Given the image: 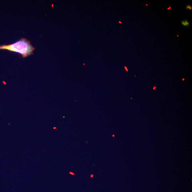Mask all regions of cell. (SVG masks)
Returning <instances> with one entry per match:
<instances>
[{
    "label": "cell",
    "instance_id": "6",
    "mask_svg": "<svg viewBox=\"0 0 192 192\" xmlns=\"http://www.w3.org/2000/svg\"><path fill=\"white\" fill-rule=\"evenodd\" d=\"M156 87H154V88H153V89L154 90L155 89H156Z\"/></svg>",
    "mask_w": 192,
    "mask_h": 192
},
{
    "label": "cell",
    "instance_id": "8",
    "mask_svg": "<svg viewBox=\"0 0 192 192\" xmlns=\"http://www.w3.org/2000/svg\"><path fill=\"white\" fill-rule=\"evenodd\" d=\"M93 175H91V178H92V177H93Z\"/></svg>",
    "mask_w": 192,
    "mask_h": 192
},
{
    "label": "cell",
    "instance_id": "4",
    "mask_svg": "<svg viewBox=\"0 0 192 192\" xmlns=\"http://www.w3.org/2000/svg\"><path fill=\"white\" fill-rule=\"evenodd\" d=\"M124 67H125V69L126 70V71L127 72H128V68H127L126 67V66H125Z\"/></svg>",
    "mask_w": 192,
    "mask_h": 192
},
{
    "label": "cell",
    "instance_id": "2",
    "mask_svg": "<svg viewBox=\"0 0 192 192\" xmlns=\"http://www.w3.org/2000/svg\"><path fill=\"white\" fill-rule=\"evenodd\" d=\"M181 25L185 27H189L190 26L189 22L187 19L181 21Z\"/></svg>",
    "mask_w": 192,
    "mask_h": 192
},
{
    "label": "cell",
    "instance_id": "3",
    "mask_svg": "<svg viewBox=\"0 0 192 192\" xmlns=\"http://www.w3.org/2000/svg\"><path fill=\"white\" fill-rule=\"evenodd\" d=\"M186 9L187 10H192V6L189 5V4H188L186 7Z\"/></svg>",
    "mask_w": 192,
    "mask_h": 192
},
{
    "label": "cell",
    "instance_id": "10",
    "mask_svg": "<svg viewBox=\"0 0 192 192\" xmlns=\"http://www.w3.org/2000/svg\"><path fill=\"white\" fill-rule=\"evenodd\" d=\"M146 6H148V5L147 4H146Z\"/></svg>",
    "mask_w": 192,
    "mask_h": 192
},
{
    "label": "cell",
    "instance_id": "5",
    "mask_svg": "<svg viewBox=\"0 0 192 192\" xmlns=\"http://www.w3.org/2000/svg\"><path fill=\"white\" fill-rule=\"evenodd\" d=\"M171 9V7H169V8H167V9L168 10H169L170 9Z\"/></svg>",
    "mask_w": 192,
    "mask_h": 192
},
{
    "label": "cell",
    "instance_id": "7",
    "mask_svg": "<svg viewBox=\"0 0 192 192\" xmlns=\"http://www.w3.org/2000/svg\"><path fill=\"white\" fill-rule=\"evenodd\" d=\"M119 23H122V22H121L120 21H119Z\"/></svg>",
    "mask_w": 192,
    "mask_h": 192
},
{
    "label": "cell",
    "instance_id": "9",
    "mask_svg": "<svg viewBox=\"0 0 192 192\" xmlns=\"http://www.w3.org/2000/svg\"><path fill=\"white\" fill-rule=\"evenodd\" d=\"M183 81H184V78H183Z\"/></svg>",
    "mask_w": 192,
    "mask_h": 192
},
{
    "label": "cell",
    "instance_id": "1",
    "mask_svg": "<svg viewBox=\"0 0 192 192\" xmlns=\"http://www.w3.org/2000/svg\"><path fill=\"white\" fill-rule=\"evenodd\" d=\"M0 50H7L21 54L25 58L33 54L35 48L31 44L30 41L26 38H22L13 44L0 45Z\"/></svg>",
    "mask_w": 192,
    "mask_h": 192
},
{
    "label": "cell",
    "instance_id": "11",
    "mask_svg": "<svg viewBox=\"0 0 192 192\" xmlns=\"http://www.w3.org/2000/svg\"><path fill=\"white\" fill-rule=\"evenodd\" d=\"M177 36L179 37L178 35H177Z\"/></svg>",
    "mask_w": 192,
    "mask_h": 192
}]
</instances>
